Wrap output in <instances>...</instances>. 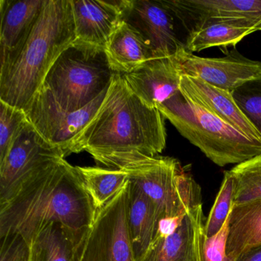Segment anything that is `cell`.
<instances>
[{"label":"cell","mask_w":261,"mask_h":261,"mask_svg":"<svg viewBox=\"0 0 261 261\" xmlns=\"http://www.w3.org/2000/svg\"><path fill=\"white\" fill-rule=\"evenodd\" d=\"M123 20L140 32L155 59L172 57L185 47L176 19L162 0H123Z\"/></svg>","instance_id":"8fae6325"},{"label":"cell","mask_w":261,"mask_h":261,"mask_svg":"<svg viewBox=\"0 0 261 261\" xmlns=\"http://www.w3.org/2000/svg\"><path fill=\"white\" fill-rule=\"evenodd\" d=\"M46 0L0 1V51L4 63L19 51L28 38Z\"/></svg>","instance_id":"ac0fdd59"},{"label":"cell","mask_w":261,"mask_h":261,"mask_svg":"<svg viewBox=\"0 0 261 261\" xmlns=\"http://www.w3.org/2000/svg\"><path fill=\"white\" fill-rule=\"evenodd\" d=\"M62 158V152L46 141L27 120L8 156L0 165V201L8 198L38 171Z\"/></svg>","instance_id":"9c48e42d"},{"label":"cell","mask_w":261,"mask_h":261,"mask_svg":"<svg viewBox=\"0 0 261 261\" xmlns=\"http://www.w3.org/2000/svg\"><path fill=\"white\" fill-rule=\"evenodd\" d=\"M173 58L181 75L197 77L230 92L261 74V62L244 57L237 49L222 58H201L183 47Z\"/></svg>","instance_id":"30bf717a"},{"label":"cell","mask_w":261,"mask_h":261,"mask_svg":"<svg viewBox=\"0 0 261 261\" xmlns=\"http://www.w3.org/2000/svg\"><path fill=\"white\" fill-rule=\"evenodd\" d=\"M123 76L130 91L144 105L158 109L179 91L182 75L172 56L146 61Z\"/></svg>","instance_id":"7c38bea8"},{"label":"cell","mask_w":261,"mask_h":261,"mask_svg":"<svg viewBox=\"0 0 261 261\" xmlns=\"http://www.w3.org/2000/svg\"><path fill=\"white\" fill-rule=\"evenodd\" d=\"M233 100L261 139V74L231 92Z\"/></svg>","instance_id":"d4e9b609"},{"label":"cell","mask_w":261,"mask_h":261,"mask_svg":"<svg viewBox=\"0 0 261 261\" xmlns=\"http://www.w3.org/2000/svg\"><path fill=\"white\" fill-rule=\"evenodd\" d=\"M261 247V198L232 206L226 253L233 261Z\"/></svg>","instance_id":"d6986e66"},{"label":"cell","mask_w":261,"mask_h":261,"mask_svg":"<svg viewBox=\"0 0 261 261\" xmlns=\"http://www.w3.org/2000/svg\"><path fill=\"white\" fill-rule=\"evenodd\" d=\"M96 208L76 166L64 158L50 163L0 201V238L19 234L31 245L56 223L80 241L94 221Z\"/></svg>","instance_id":"6da1fadb"},{"label":"cell","mask_w":261,"mask_h":261,"mask_svg":"<svg viewBox=\"0 0 261 261\" xmlns=\"http://www.w3.org/2000/svg\"><path fill=\"white\" fill-rule=\"evenodd\" d=\"M165 117L143 103L115 74L105 100L77 142V152L87 151L96 163L122 169L157 156L166 145Z\"/></svg>","instance_id":"7a4b0ae2"},{"label":"cell","mask_w":261,"mask_h":261,"mask_svg":"<svg viewBox=\"0 0 261 261\" xmlns=\"http://www.w3.org/2000/svg\"><path fill=\"white\" fill-rule=\"evenodd\" d=\"M179 91L191 101L249 138L261 141L259 134L241 112L230 91L212 86L197 77L186 75L181 76Z\"/></svg>","instance_id":"9a60e30c"},{"label":"cell","mask_w":261,"mask_h":261,"mask_svg":"<svg viewBox=\"0 0 261 261\" xmlns=\"http://www.w3.org/2000/svg\"><path fill=\"white\" fill-rule=\"evenodd\" d=\"M227 232L228 218L221 231L213 238H207L203 230L199 242V261H233L226 253Z\"/></svg>","instance_id":"83f0119b"},{"label":"cell","mask_w":261,"mask_h":261,"mask_svg":"<svg viewBox=\"0 0 261 261\" xmlns=\"http://www.w3.org/2000/svg\"><path fill=\"white\" fill-rule=\"evenodd\" d=\"M110 66L125 74L154 58L150 46L138 30L123 20L105 48Z\"/></svg>","instance_id":"44dd1931"},{"label":"cell","mask_w":261,"mask_h":261,"mask_svg":"<svg viewBox=\"0 0 261 261\" xmlns=\"http://www.w3.org/2000/svg\"><path fill=\"white\" fill-rule=\"evenodd\" d=\"M75 39L71 0H46L23 45L1 63L0 100L24 111Z\"/></svg>","instance_id":"3957f363"},{"label":"cell","mask_w":261,"mask_h":261,"mask_svg":"<svg viewBox=\"0 0 261 261\" xmlns=\"http://www.w3.org/2000/svg\"><path fill=\"white\" fill-rule=\"evenodd\" d=\"M1 239L0 261H31V248L19 234H9Z\"/></svg>","instance_id":"f1b7e54d"},{"label":"cell","mask_w":261,"mask_h":261,"mask_svg":"<svg viewBox=\"0 0 261 261\" xmlns=\"http://www.w3.org/2000/svg\"><path fill=\"white\" fill-rule=\"evenodd\" d=\"M181 27L206 18H245L261 22V0H162Z\"/></svg>","instance_id":"e0dca14e"},{"label":"cell","mask_w":261,"mask_h":261,"mask_svg":"<svg viewBox=\"0 0 261 261\" xmlns=\"http://www.w3.org/2000/svg\"><path fill=\"white\" fill-rule=\"evenodd\" d=\"M27 120L23 110L0 100V165L8 156L18 134Z\"/></svg>","instance_id":"484cf974"},{"label":"cell","mask_w":261,"mask_h":261,"mask_svg":"<svg viewBox=\"0 0 261 261\" xmlns=\"http://www.w3.org/2000/svg\"><path fill=\"white\" fill-rule=\"evenodd\" d=\"M158 110L182 137L218 166L240 164L261 154V141L249 138L180 91Z\"/></svg>","instance_id":"277c9868"},{"label":"cell","mask_w":261,"mask_h":261,"mask_svg":"<svg viewBox=\"0 0 261 261\" xmlns=\"http://www.w3.org/2000/svg\"><path fill=\"white\" fill-rule=\"evenodd\" d=\"M233 179L228 171H226L221 189L204 224V232L207 238H213L224 227L233 206Z\"/></svg>","instance_id":"4316f807"},{"label":"cell","mask_w":261,"mask_h":261,"mask_svg":"<svg viewBox=\"0 0 261 261\" xmlns=\"http://www.w3.org/2000/svg\"><path fill=\"white\" fill-rule=\"evenodd\" d=\"M185 48L189 53H198L212 47H235L246 36L261 31V22L245 18H206L188 25Z\"/></svg>","instance_id":"5bb4252c"},{"label":"cell","mask_w":261,"mask_h":261,"mask_svg":"<svg viewBox=\"0 0 261 261\" xmlns=\"http://www.w3.org/2000/svg\"><path fill=\"white\" fill-rule=\"evenodd\" d=\"M233 183V204L261 198V154L228 171Z\"/></svg>","instance_id":"cb8c5ba5"},{"label":"cell","mask_w":261,"mask_h":261,"mask_svg":"<svg viewBox=\"0 0 261 261\" xmlns=\"http://www.w3.org/2000/svg\"><path fill=\"white\" fill-rule=\"evenodd\" d=\"M115 74L103 48L74 42L55 62L42 86L64 110L74 112L108 91Z\"/></svg>","instance_id":"5b68a950"},{"label":"cell","mask_w":261,"mask_h":261,"mask_svg":"<svg viewBox=\"0 0 261 261\" xmlns=\"http://www.w3.org/2000/svg\"><path fill=\"white\" fill-rule=\"evenodd\" d=\"M77 242L66 227L53 223L46 226L30 245L31 261H74Z\"/></svg>","instance_id":"7402d4cb"},{"label":"cell","mask_w":261,"mask_h":261,"mask_svg":"<svg viewBox=\"0 0 261 261\" xmlns=\"http://www.w3.org/2000/svg\"><path fill=\"white\" fill-rule=\"evenodd\" d=\"M77 43L105 49L123 22V0H71Z\"/></svg>","instance_id":"4fadbf2b"},{"label":"cell","mask_w":261,"mask_h":261,"mask_svg":"<svg viewBox=\"0 0 261 261\" xmlns=\"http://www.w3.org/2000/svg\"><path fill=\"white\" fill-rule=\"evenodd\" d=\"M129 181L105 205L77 243L74 261H136L127 224Z\"/></svg>","instance_id":"52a82bcc"},{"label":"cell","mask_w":261,"mask_h":261,"mask_svg":"<svg viewBox=\"0 0 261 261\" xmlns=\"http://www.w3.org/2000/svg\"><path fill=\"white\" fill-rule=\"evenodd\" d=\"M204 229L202 205L183 218L172 234L155 237L141 261H199V242Z\"/></svg>","instance_id":"2e32d148"},{"label":"cell","mask_w":261,"mask_h":261,"mask_svg":"<svg viewBox=\"0 0 261 261\" xmlns=\"http://www.w3.org/2000/svg\"><path fill=\"white\" fill-rule=\"evenodd\" d=\"M87 192L96 208L102 207L120 192L129 181V175L123 169L76 166Z\"/></svg>","instance_id":"603a6c76"},{"label":"cell","mask_w":261,"mask_h":261,"mask_svg":"<svg viewBox=\"0 0 261 261\" xmlns=\"http://www.w3.org/2000/svg\"><path fill=\"white\" fill-rule=\"evenodd\" d=\"M236 261H261V247L250 250Z\"/></svg>","instance_id":"f546056e"},{"label":"cell","mask_w":261,"mask_h":261,"mask_svg":"<svg viewBox=\"0 0 261 261\" xmlns=\"http://www.w3.org/2000/svg\"><path fill=\"white\" fill-rule=\"evenodd\" d=\"M122 169L150 198L159 221L185 216L202 205L201 188L176 159L157 155Z\"/></svg>","instance_id":"8992f818"},{"label":"cell","mask_w":261,"mask_h":261,"mask_svg":"<svg viewBox=\"0 0 261 261\" xmlns=\"http://www.w3.org/2000/svg\"><path fill=\"white\" fill-rule=\"evenodd\" d=\"M159 220L150 198L134 181H129L127 224L136 261H141L156 233Z\"/></svg>","instance_id":"ffe728a7"},{"label":"cell","mask_w":261,"mask_h":261,"mask_svg":"<svg viewBox=\"0 0 261 261\" xmlns=\"http://www.w3.org/2000/svg\"><path fill=\"white\" fill-rule=\"evenodd\" d=\"M108 91L85 108L74 112L64 110L51 91L42 86L24 110L29 122L64 158L77 152V142L85 128L101 106Z\"/></svg>","instance_id":"ba28073f"}]
</instances>
